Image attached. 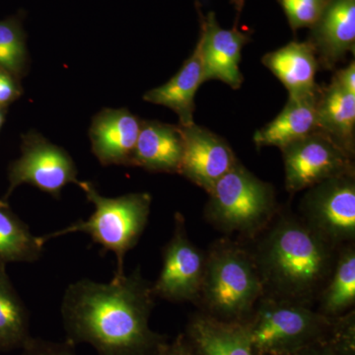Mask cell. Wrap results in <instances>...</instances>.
Returning a JSON list of instances; mask_svg holds the SVG:
<instances>
[{"instance_id": "1", "label": "cell", "mask_w": 355, "mask_h": 355, "mask_svg": "<svg viewBox=\"0 0 355 355\" xmlns=\"http://www.w3.org/2000/svg\"><path fill=\"white\" fill-rule=\"evenodd\" d=\"M155 299L139 268L108 284L78 280L62 299L67 343H88L98 355H157L167 340L149 327Z\"/></svg>"}, {"instance_id": "2", "label": "cell", "mask_w": 355, "mask_h": 355, "mask_svg": "<svg viewBox=\"0 0 355 355\" xmlns=\"http://www.w3.org/2000/svg\"><path fill=\"white\" fill-rule=\"evenodd\" d=\"M253 257L268 297L316 305L338 249L291 209H282L265 229L242 242Z\"/></svg>"}, {"instance_id": "3", "label": "cell", "mask_w": 355, "mask_h": 355, "mask_svg": "<svg viewBox=\"0 0 355 355\" xmlns=\"http://www.w3.org/2000/svg\"><path fill=\"white\" fill-rule=\"evenodd\" d=\"M196 305L226 323L243 324L263 295L258 268L246 245L231 237L210 245Z\"/></svg>"}, {"instance_id": "4", "label": "cell", "mask_w": 355, "mask_h": 355, "mask_svg": "<svg viewBox=\"0 0 355 355\" xmlns=\"http://www.w3.org/2000/svg\"><path fill=\"white\" fill-rule=\"evenodd\" d=\"M207 193L205 220L241 242L253 239L280 209L275 187L249 171L240 160Z\"/></svg>"}, {"instance_id": "5", "label": "cell", "mask_w": 355, "mask_h": 355, "mask_svg": "<svg viewBox=\"0 0 355 355\" xmlns=\"http://www.w3.org/2000/svg\"><path fill=\"white\" fill-rule=\"evenodd\" d=\"M95 210L87 220H79L69 227L39 237L44 245L53 238L86 233L105 252H113L118 261L116 275L125 273L123 261L128 251L137 244L146 230L153 198L147 193H132L119 198L100 195L90 182H78Z\"/></svg>"}, {"instance_id": "6", "label": "cell", "mask_w": 355, "mask_h": 355, "mask_svg": "<svg viewBox=\"0 0 355 355\" xmlns=\"http://www.w3.org/2000/svg\"><path fill=\"white\" fill-rule=\"evenodd\" d=\"M333 321L314 306L263 296L243 324L254 354L282 355L326 340Z\"/></svg>"}, {"instance_id": "7", "label": "cell", "mask_w": 355, "mask_h": 355, "mask_svg": "<svg viewBox=\"0 0 355 355\" xmlns=\"http://www.w3.org/2000/svg\"><path fill=\"white\" fill-rule=\"evenodd\" d=\"M299 216L336 249L355 244V172L306 190Z\"/></svg>"}, {"instance_id": "8", "label": "cell", "mask_w": 355, "mask_h": 355, "mask_svg": "<svg viewBox=\"0 0 355 355\" xmlns=\"http://www.w3.org/2000/svg\"><path fill=\"white\" fill-rule=\"evenodd\" d=\"M21 153V157L9 166V187L4 200L22 184H32L55 198L60 197L67 184H78L76 163L69 154L38 132L23 135Z\"/></svg>"}, {"instance_id": "9", "label": "cell", "mask_w": 355, "mask_h": 355, "mask_svg": "<svg viewBox=\"0 0 355 355\" xmlns=\"http://www.w3.org/2000/svg\"><path fill=\"white\" fill-rule=\"evenodd\" d=\"M286 189L291 193L354 171V159L317 130L282 147Z\"/></svg>"}, {"instance_id": "10", "label": "cell", "mask_w": 355, "mask_h": 355, "mask_svg": "<svg viewBox=\"0 0 355 355\" xmlns=\"http://www.w3.org/2000/svg\"><path fill=\"white\" fill-rule=\"evenodd\" d=\"M162 268L153 284L156 298L196 304L205 275L207 253L189 238L186 220L175 214L174 231L162 252Z\"/></svg>"}, {"instance_id": "11", "label": "cell", "mask_w": 355, "mask_h": 355, "mask_svg": "<svg viewBox=\"0 0 355 355\" xmlns=\"http://www.w3.org/2000/svg\"><path fill=\"white\" fill-rule=\"evenodd\" d=\"M178 125L183 139L179 174L209 193L239 159L223 137L207 128Z\"/></svg>"}, {"instance_id": "12", "label": "cell", "mask_w": 355, "mask_h": 355, "mask_svg": "<svg viewBox=\"0 0 355 355\" xmlns=\"http://www.w3.org/2000/svg\"><path fill=\"white\" fill-rule=\"evenodd\" d=\"M200 18V35L198 44L202 55L203 81L219 80L232 89L241 87L244 76L240 70L242 50L250 42V35L240 31L237 24L223 29L216 13L203 16L197 2Z\"/></svg>"}, {"instance_id": "13", "label": "cell", "mask_w": 355, "mask_h": 355, "mask_svg": "<svg viewBox=\"0 0 355 355\" xmlns=\"http://www.w3.org/2000/svg\"><path fill=\"white\" fill-rule=\"evenodd\" d=\"M141 120L128 109H104L91 123L92 151L103 166H133Z\"/></svg>"}, {"instance_id": "14", "label": "cell", "mask_w": 355, "mask_h": 355, "mask_svg": "<svg viewBox=\"0 0 355 355\" xmlns=\"http://www.w3.org/2000/svg\"><path fill=\"white\" fill-rule=\"evenodd\" d=\"M308 41L324 69H335L347 53H354L355 0H330Z\"/></svg>"}, {"instance_id": "15", "label": "cell", "mask_w": 355, "mask_h": 355, "mask_svg": "<svg viewBox=\"0 0 355 355\" xmlns=\"http://www.w3.org/2000/svg\"><path fill=\"white\" fill-rule=\"evenodd\" d=\"M261 64L284 84L291 97L314 95L319 90L315 80L319 62L309 41L291 42L279 50L266 53Z\"/></svg>"}, {"instance_id": "16", "label": "cell", "mask_w": 355, "mask_h": 355, "mask_svg": "<svg viewBox=\"0 0 355 355\" xmlns=\"http://www.w3.org/2000/svg\"><path fill=\"white\" fill-rule=\"evenodd\" d=\"M183 139L179 125L142 121L133 154V166L149 172L179 174Z\"/></svg>"}, {"instance_id": "17", "label": "cell", "mask_w": 355, "mask_h": 355, "mask_svg": "<svg viewBox=\"0 0 355 355\" xmlns=\"http://www.w3.org/2000/svg\"><path fill=\"white\" fill-rule=\"evenodd\" d=\"M195 355H256L244 324L226 323L198 312L184 334Z\"/></svg>"}, {"instance_id": "18", "label": "cell", "mask_w": 355, "mask_h": 355, "mask_svg": "<svg viewBox=\"0 0 355 355\" xmlns=\"http://www.w3.org/2000/svg\"><path fill=\"white\" fill-rule=\"evenodd\" d=\"M316 113L318 130L354 158L355 95L331 79L329 85L320 86Z\"/></svg>"}, {"instance_id": "19", "label": "cell", "mask_w": 355, "mask_h": 355, "mask_svg": "<svg viewBox=\"0 0 355 355\" xmlns=\"http://www.w3.org/2000/svg\"><path fill=\"white\" fill-rule=\"evenodd\" d=\"M203 83L202 55L197 44L179 71L168 83L147 91L144 99L171 109L177 114L180 125H191L195 123L196 94Z\"/></svg>"}, {"instance_id": "20", "label": "cell", "mask_w": 355, "mask_h": 355, "mask_svg": "<svg viewBox=\"0 0 355 355\" xmlns=\"http://www.w3.org/2000/svg\"><path fill=\"white\" fill-rule=\"evenodd\" d=\"M317 95L318 92L303 97L288 96L282 111L254 133V144L258 147L277 146L282 149L295 140L317 132Z\"/></svg>"}, {"instance_id": "21", "label": "cell", "mask_w": 355, "mask_h": 355, "mask_svg": "<svg viewBox=\"0 0 355 355\" xmlns=\"http://www.w3.org/2000/svg\"><path fill=\"white\" fill-rule=\"evenodd\" d=\"M355 244L338 250L335 266L317 299L318 312L329 319H336L354 310Z\"/></svg>"}, {"instance_id": "22", "label": "cell", "mask_w": 355, "mask_h": 355, "mask_svg": "<svg viewBox=\"0 0 355 355\" xmlns=\"http://www.w3.org/2000/svg\"><path fill=\"white\" fill-rule=\"evenodd\" d=\"M0 261V352L22 349L30 338L29 314Z\"/></svg>"}, {"instance_id": "23", "label": "cell", "mask_w": 355, "mask_h": 355, "mask_svg": "<svg viewBox=\"0 0 355 355\" xmlns=\"http://www.w3.org/2000/svg\"><path fill=\"white\" fill-rule=\"evenodd\" d=\"M44 245L35 237L29 227L0 200V261L34 263L43 253Z\"/></svg>"}, {"instance_id": "24", "label": "cell", "mask_w": 355, "mask_h": 355, "mask_svg": "<svg viewBox=\"0 0 355 355\" xmlns=\"http://www.w3.org/2000/svg\"><path fill=\"white\" fill-rule=\"evenodd\" d=\"M29 65L26 35L18 18L0 21V67L18 79L26 76Z\"/></svg>"}, {"instance_id": "25", "label": "cell", "mask_w": 355, "mask_h": 355, "mask_svg": "<svg viewBox=\"0 0 355 355\" xmlns=\"http://www.w3.org/2000/svg\"><path fill=\"white\" fill-rule=\"evenodd\" d=\"M293 32L312 28L321 17L330 0H277Z\"/></svg>"}, {"instance_id": "26", "label": "cell", "mask_w": 355, "mask_h": 355, "mask_svg": "<svg viewBox=\"0 0 355 355\" xmlns=\"http://www.w3.org/2000/svg\"><path fill=\"white\" fill-rule=\"evenodd\" d=\"M24 355H76L74 347L65 343L51 342L30 336L22 349Z\"/></svg>"}, {"instance_id": "27", "label": "cell", "mask_w": 355, "mask_h": 355, "mask_svg": "<svg viewBox=\"0 0 355 355\" xmlns=\"http://www.w3.org/2000/svg\"><path fill=\"white\" fill-rule=\"evenodd\" d=\"M20 80L0 67V108L6 109L22 95Z\"/></svg>"}, {"instance_id": "28", "label": "cell", "mask_w": 355, "mask_h": 355, "mask_svg": "<svg viewBox=\"0 0 355 355\" xmlns=\"http://www.w3.org/2000/svg\"><path fill=\"white\" fill-rule=\"evenodd\" d=\"M334 80L350 94L355 95V64L354 60L345 69L338 70L334 76Z\"/></svg>"}, {"instance_id": "29", "label": "cell", "mask_w": 355, "mask_h": 355, "mask_svg": "<svg viewBox=\"0 0 355 355\" xmlns=\"http://www.w3.org/2000/svg\"><path fill=\"white\" fill-rule=\"evenodd\" d=\"M157 355H195L184 335H180L173 342H167Z\"/></svg>"}, {"instance_id": "30", "label": "cell", "mask_w": 355, "mask_h": 355, "mask_svg": "<svg viewBox=\"0 0 355 355\" xmlns=\"http://www.w3.org/2000/svg\"><path fill=\"white\" fill-rule=\"evenodd\" d=\"M282 355H342L338 350L334 349L328 340H324L321 342L312 343V345H307V347H302V349L295 350V352H291V354Z\"/></svg>"}, {"instance_id": "31", "label": "cell", "mask_w": 355, "mask_h": 355, "mask_svg": "<svg viewBox=\"0 0 355 355\" xmlns=\"http://www.w3.org/2000/svg\"><path fill=\"white\" fill-rule=\"evenodd\" d=\"M232 3H234L238 13H240L242 11L243 6H244L245 0H232Z\"/></svg>"}, {"instance_id": "32", "label": "cell", "mask_w": 355, "mask_h": 355, "mask_svg": "<svg viewBox=\"0 0 355 355\" xmlns=\"http://www.w3.org/2000/svg\"><path fill=\"white\" fill-rule=\"evenodd\" d=\"M6 109L0 108V130L3 125L4 121H6Z\"/></svg>"}]
</instances>
